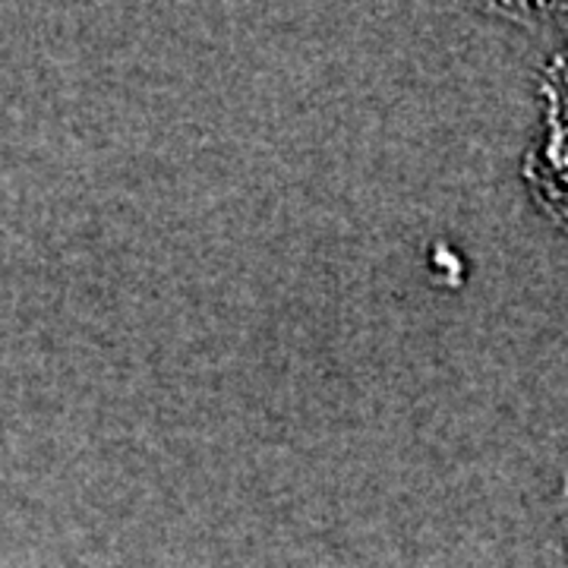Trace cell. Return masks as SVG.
<instances>
[{
	"label": "cell",
	"instance_id": "1",
	"mask_svg": "<svg viewBox=\"0 0 568 568\" xmlns=\"http://www.w3.org/2000/svg\"><path fill=\"white\" fill-rule=\"evenodd\" d=\"M525 181L534 203L568 234V111H547L544 133L525 155Z\"/></svg>",
	"mask_w": 568,
	"mask_h": 568
},
{
	"label": "cell",
	"instance_id": "3",
	"mask_svg": "<svg viewBox=\"0 0 568 568\" xmlns=\"http://www.w3.org/2000/svg\"><path fill=\"white\" fill-rule=\"evenodd\" d=\"M559 525H562V544H566V568H568V477L559 496Z\"/></svg>",
	"mask_w": 568,
	"mask_h": 568
},
{
	"label": "cell",
	"instance_id": "2",
	"mask_svg": "<svg viewBox=\"0 0 568 568\" xmlns=\"http://www.w3.org/2000/svg\"><path fill=\"white\" fill-rule=\"evenodd\" d=\"M549 20L568 29V7H549ZM540 92L547 99V111H568V44L552 54Z\"/></svg>",
	"mask_w": 568,
	"mask_h": 568
}]
</instances>
